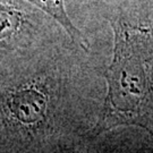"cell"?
Listing matches in <instances>:
<instances>
[{
  "label": "cell",
  "instance_id": "6da1fadb",
  "mask_svg": "<svg viewBox=\"0 0 153 153\" xmlns=\"http://www.w3.org/2000/svg\"><path fill=\"white\" fill-rule=\"evenodd\" d=\"M111 26L114 55L104 73L107 95L88 136L123 126L140 127L153 136V30L121 17L111 21Z\"/></svg>",
  "mask_w": 153,
  "mask_h": 153
},
{
  "label": "cell",
  "instance_id": "7a4b0ae2",
  "mask_svg": "<svg viewBox=\"0 0 153 153\" xmlns=\"http://www.w3.org/2000/svg\"><path fill=\"white\" fill-rule=\"evenodd\" d=\"M50 98L41 83H21L10 88L1 101L6 120L18 131L38 129L47 120Z\"/></svg>",
  "mask_w": 153,
  "mask_h": 153
},
{
  "label": "cell",
  "instance_id": "3957f363",
  "mask_svg": "<svg viewBox=\"0 0 153 153\" xmlns=\"http://www.w3.org/2000/svg\"><path fill=\"white\" fill-rule=\"evenodd\" d=\"M25 1L34 5L39 9L48 14L50 17H52L65 30L71 40L77 45H79L83 50L86 51L88 49V40L84 38L81 31L73 24L69 16L67 15L64 0H25Z\"/></svg>",
  "mask_w": 153,
  "mask_h": 153
},
{
  "label": "cell",
  "instance_id": "277c9868",
  "mask_svg": "<svg viewBox=\"0 0 153 153\" xmlns=\"http://www.w3.org/2000/svg\"><path fill=\"white\" fill-rule=\"evenodd\" d=\"M24 17L14 6L0 2V42L11 40L21 31Z\"/></svg>",
  "mask_w": 153,
  "mask_h": 153
}]
</instances>
